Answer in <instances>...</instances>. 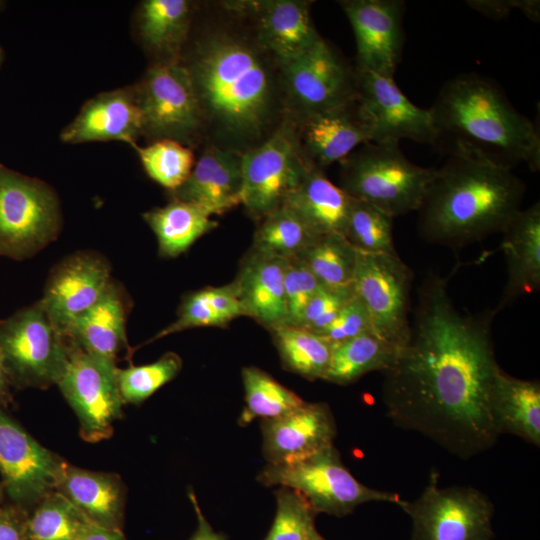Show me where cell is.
I'll use <instances>...</instances> for the list:
<instances>
[{"label": "cell", "mask_w": 540, "mask_h": 540, "mask_svg": "<svg viewBox=\"0 0 540 540\" xmlns=\"http://www.w3.org/2000/svg\"><path fill=\"white\" fill-rule=\"evenodd\" d=\"M344 237L357 251L397 254L393 242V217L353 197Z\"/></svg>", "instance_id": "74e56055"}, {"label": "cell", "mask_w": 540, "mask_h": 540, "mask_svg": "<svg viewBox=\"0 0 540 540\" xmlns=\"http://www.w3.org/2000/svg\"><path fill=\"white\" fill-rule=\"evenodd\" d=\"M142 216L156 235L159 255L167 258L184 253L196 240L218 225L202 208L175 199Z\"/></svg>", "instance_id": "4dcf8cb0"}, {"label": "cell", "mask_w": 540, "mask_h": 540, "mask_svg": "<svg viewBox=\"0 0 540 540\" xmlns=\"http://www.w3.org/2000/svg\"><path fill=\"white\" fill-rule=\"evenodd\" d=\"M286 259L251 249L242 260L234 283L245 316L268 330L287 324L284 289Z\"/></svg>", "instance_id": "cb8c5ba5"}, {"label": "cell", "mask_w": 540, "mask_h": 540, "mask_svg": "<svg viewBox=\"0 0 540 540\" xmlns=\"http://www.w3.org/2000/svg\"><path fill=\"white\" fill-rule=\"evenodd\" d=\"M6 496L5 487L2 481H0V506L4 503Z\"/></svg>", "instance_id": "816d5d0a"}, {"label": "cell", "mask_w": 540, "mask_h": 540, "mask_svg": "<svg viewBox=\"0 0 540 540\" xmlns=\"http://www.w3.org/2000/svg\"><path fill=\"white\" fill-rule=\"evenodd\" d=\"M311 540H325L319 533H317Z\"/></svg>", "instance_id": "db71d44e"}, {"label": "cell", "mask_w": 540, "mask_h": 540, "mask_svg": "<svg viewBox=\"0 0 540 540\" xmlns=\"http://www.w3.org/2000/svg\"><path fill=\"white\" fill-rule=\"evenodd\" d=\"M11 404H13L12 386L0 355V405L7 408Z\"/></svg>", "instance_id": "f907efd6"}, {"label": "cell", "mask_w": 540, "mask_h": 540, "mask_svg": "<svg viewBox=\"0 0 540 540\" xmlns=\"http://www.w3.org/2000/svg\"><path fill=\"white\" fill-rule=\"evenodd\" d=\"M411 269L398 254L357 251L352 282L364 304L372 332L403 350L410 336Z\"/></svg>", "instance_id": "7c38bea8"}, {"label": "cell", "mask_w": 540, "mask_h": 540, "mask_svg": "<svg viewBox=\"0 0 540 540\" xmlns=\"http://www.w3.org/2000/svg\"><path fill=\"white\" fill-rule=\"evenodd\" d=\"M366 332H372L370 318L364 304L354 294L335 319L318 335L334 344Z\"/></svg>", "instance_id": "f6af8a7d"}, {"label": "cell", "mask_w": 540, "mask_h": 540, "mask_svg": "<svg viewBox=\"0 0 540 540\" xmlns=\"http://www.w3.org/2000/svg\"><path fill=\"white\" fill-rule=\"evenodd\" d=\"M357 73V97L372 126L371 142L400 143L403 139L423 144L438 142L430 109L413 104L393 77L368 71Z\"/></svg>", "instance_id": "2e32d148"}, {"label": "cell", "mask_w": 540, "mask_h": 540, "mask_svg": "<svg viewBox=\"0 0 540 540\" xmlns=\"http://www.w3.org/2000/svg\"><path fill=\"white\" fill-rule=\"evenodd\" d=\"M401 351L373 332L334 343L322 380L347 385L371 371L384 372L394 365Z\"/></svg>", "instance_id": "1f68e13d"}, {"label": "cell", "mask_w": 540, "mask_h": 540, "mask_svg": "<svg viewBox=\"0 0 540 540\" xmlns=\"http://www.w3.org/2000/svg\"><path fill=\"white\" fill-rule=\"evenodd\" d=\"M78 540H126L122 530L109 529L90 523Z\"/></svg>", "instance_id": "681fc988"}, {"label": "cell", "mask_w": 540, "mask_h": 540, "mask_svg": "<svg viewBox=\"0 0 540 540\" xmlns=\"http://www.w3.org/2000/svg\"><path fill=\"white\" fill-rule=\"evenodd\" d=\"M2 6V2L0 1V7Z\"/></svg>", "instance_id": "11a10c76"}, {"label": "cell", "mask_w": 540, "mask_h": 540, "mask_svg": "<svg viewBox=\"0 0 540 540\" xmlns=\"http://www.w3.org/2000/svg\"><path fill=\"white\" fill-rule=\"evenodd\" d=\"M128 309L122 288L111 281L100 300L65 335L85 352L116 363L120 353L132 355L126 335Z\"/></svg>", "instance_id": "d4e9b609"}, {"label": "cell", "mask_w": 540, "mask_h": 540, "mask_svg": "<svg viewBox=\"0 0 540 540\" xmlns=\"http://www.w3.org/2000/svg\"><path fill=\"white\" fill-rule=\"evenodd\" d=\"M245 406L238 424L246 426L257 418L273 419L282 416L305 401L270 374L255 366L242 369Z\"/></svg>", "instance_id": "836d02e7"}, {"label": "cell", "mask_w": 540, "mask_h": 540, "mask_svg": "<svg viewBox=\"0 0 540 540\" xmlns=\"http://www.w3.org/2000/svg\"><path fill=\"white\" fill-rule=\"evenodd\" d=\"M148 176L169 191L181 186L195 164L192 150L171 139L133 145Z\"/></svg>", "instance_id": "f35d334b"}, {"label": "cell", "mask_w": 540, "mask_h": 540, "mask_svg": "<svg viewBox=\"0 0 540 540\" xmlns=\"http://www.w3.org/2000/svg\"><path fill=\"white\" fill-rule=\"evenodd\" d=\"M312 167L293 124L284 120L264 141L243 152L242 205L262 219L285 203Z\"/></svg>", "instance_id": "9c48e42d"}, {"label": "cell", "mask_w": 540, "mask_h": 540, "mask_svg": "<svg viewBox=\"0 0 540 540\" xmlns=\"http://www.w3.org/2000/svg\"><path fill=\"white\" fill-rule=\"evenodd\" d=\"M276 514L265 540H311L318 532L316 513L299 492L279 487L275 491Z\"/></svg>", "instance_id": "60d3db41"}, {"label": "cell", "mask_w": 540, "mask_h": 540, "mask_svg": "<svg viewBox=\"0 0 540 540\" xmlns=\"http://www.w3.org/2000/svg\"><path fill=\"white\" fill-rule=\"evenodd\" d=\"M3 60H4V51H3V49L0 47V66H1Z\"/></svg>", "instance_id": "f5cc1de1"}, {"label": "cell", "mask_w": 540, "mask_h": 540, "mask_svg": "<svg viewBox=\"0 0 540 540\" xmlns=\"http://www.w3.org/2000/svg\"><path fill=\"white\" fill-rule=\"evenodd\" d=\"M28 510L11 502L0 506V540H27Z\"/></svg>", "instance_id": "7dc6e473"}, {"label": "cell", "mask_w": 540, "mask_h": 540, "mask_svg": "<svg viewBox=\"0 0 540 540\" xmlns=\"http://www.w3.org/2000/svg\"><path fill=\"white\" fill-rule=\"evenodd\" d=\"M340 5L355 36L356 70L393 77L404 43V2L347 0Z\"/></svg>", "instance_id": "e0dca14e"}, {"label": "cell", "mask_w": 540, "mask_h": 540, "mask_svg": "<svg viewBox=\"0 0 540 540\" xmlns=\"http://www.w3.org/2000/svg\"><path fill=\"white\" fill-rule=\"evenodd\" d=\"M243 152L213 146L194 164L171 199L194 204L210 215H221L242 204Z\"/></svg>", "instance_id": "7402d4cb"}, {"label": "cell", "mask_w": 540, "mask_h": 540, "mask_svg": "<svg viewBox=\"0 0 540 540\" xmlns=\"http://www.w3.org/2000/svg\"><path fill=\"white\" fill-rule=\"evenodd\" d=\"M228 323L214 308L207 287L187 294L178 309L176 320L159 331L149 342L186 329L207 326L223 327Z\"/></svg>", "instance_id": "b9f144b4"}, {"label": "cell", "mask_w": 540, "mask_h": 540, "mask_svg": "<svg viewBox=\"0 0 540 540\" xmlns=\"http://www.w3.org/2000/svg\"><path fill=\"white\" fill-rule=\"evenodd\" d=\"M491 416L498 434L509 433L540 446V384L510 376L501 368L490 395Z\"/></svg>", "instance_id": "83f0119b"}, {"label": "cell", "mask_w": 540, "mask_h": 540, "mask_svg": "<svg viewBox=\"0 0 540 540\" xmlns=\"http://www.w3.org/2000/svg\"><path fill=\"white\" fill-rule=\"evenodd\" d=\"M340 163V188L393 218L418 210L434 173L410 161L399 142L365 143Z\"/></svg>", "instance_id": "5b68a950"}, {"label": "cell", "mask_w": 540, "mask_h": 540, "mask_svg": "<svg viewBox=\"0 0 540 540\" xmlns=\"http://www.w3.org/2000/svg\"><path fill=\"white\" fill-rule=\"evenodd\" d=\"M322 284L299 258L286 259L284 289L288 312L287 325L296 326L308 302Z\"/></svg>", "instance_id": "7bdbcfd3"}, {"label": "cell", "mask_w": 540, "mask_h": 540, "mask_svg": "<svg viewBox=\"0 0 540 540\" xmlns=\"http://www.w3.org/2000/svg\"><path fill=\"white\" fill-rule=\"evenodd\" d=\"M66 338L68 361L57 385L79 420L82 439L91 443L108 439L113 424L123 416L116 363L91 355Z\"/></svg>", "instance_id": "4fadbf2b"}, {"label": "cell", "mask_w": 540, "mask_h": 540, "mask_svg": "<svg viewBox=\"0 0 540 540\" xmlns=\"http://www.w3.org/2000/svg\"><path fill=\"white\" fill-rule=\"evenodd\" d=\"M56 490L87 519L99 526L122 530L126 488L115 473L96 472L66 462Z\"/></svg>", "instance_id": "4316f807"}, {"label": "cell", "mask_w": 540, "mask_h": 540, "mask_svg": "<svg viewBox=\"0 0 540 540\" xmlns=\"http://www.w3.org/2000/svg\"><path fill=\"white\" fill-rule=\"evenodd\" d=\"M400 507L412 520V540H492L487 496L472 487H441L434 472L422 494Z\"/></svg>", "instance_id": "8fae6325"}, {"label": "cell", "mask_w": 540, "mask_h": 540, "mask_svg": "<svg viewBox=\"0 0 540 540\" xmlns=\"http://www.w3.org/2000/svg\"><path fill=\"white\" fill-rule=\"evenodd\" d=\"M317 236L297 213L282 205L262 218L252 248L289 259L300 255Z\"/></svg>", "instance_id": "d590c367"}, {"label": "cell", "mask_w": 540, "mask_h": 540, "mask_svg": "<svg viewBox=\"0 0 540 540\" xmlns=\"http://www.w3.org/2000/svg\"><path fill=\"white\" fill-rule=\"evenodd\" d=\"M466 3L474 10L493 19L504 18L513 9L521 10L534 21H538L540 15V4L536 0H473Z\"/></svg>", "instance_id": "bcb514c9"}, {"label": "cell", "mask_w": 540, "mask_h": 540, "mask_svg": "<svg viewBox=\"0 0 540 540\" xmlns=\"http://www.w3.org/2000/svg\"><path fill=\"white\" fill-rule=\"evenodd\" d=\"M189 499L194 507L195 513L197 515V528L190 540H226L225 537L214 531L212 526L209 524L207 519L201 512L198 501L192 489H189L188 493Z\"/></svg>", "instance_id": "c3c4849f"}, {"label": "cell", "mask_w": 540, "mask_h": 540, "mask_svg": "<svg viewBox=\"0 0 540 540\" xmlns=\"http://www.w3.org/2000/svg\"><path fill=\"white\" fill-rule=\"evenodd\" d=\"M448 282L430 273L420 284L409 340L384 371L382 399L395 425L468 459L499 437L490 410L500 369L491 335L497 310L459 311Z\"/></svg>", "instance_id": "6da1fadb"}, {"label": "cell", "mask_w": 540, "mask_h": 540, "mask_svg": "<svg viewBox=\"0 0 540 540\" xmlns=\"http://www.w3.org/2000/svg\"><path fill=\"white\" fill-rule=\"evenodd\" d=\"M263 52L256 41L215 32L197 43L184 64L204 123L233 144L264 141L274 120L277 85Z\"/></svg>", "instance_id": "3957f363"}, {"label": "cell", "mask_w": 540, "mask_h": 540, "mask_svg": "<svg viewBox=\"0 0 540 540\" xmlns=\"http://www.w3.org/2000/svg\"><path fill=\"white\" fill-rule=\"evenodd\" d=\"M288 206L316 234L344 236L351 196L312 167L299 187L286 199Z\"/></svg>", "instance_id": "f1b7e54d"}, {"label": "cell", "mask_w": 540, "mask_h": 540, "mask_svg": "<svg viewBox=\"0 0 540 540\" xmlns=\"http://www.w3.org/2000/svg\"><path fill=\"white\" fill-rule=\"evenodd\" d=\"M502 233L501 248L506 259L507 282L496 310L540 287L539 202L519 210Z\"/></svg>", "instance_id": "484cf974"}, {"label": "cell", "mask_w": 540, "mask_h": 540, "mask_svg": "<svg viewBox=\"0 0 540 540\" xmlns=\"http://www.w3.org/2000/svg\"><path fill=\"white\" fill-rule=\"evenodd\" d=\"M279 68L284 92L299 118L357 97V70L348 67L323 39Z\"/></svg>", "instance_id": "5bb4252c"}, {"label": "cell", "mask_w": 540, "mask_h": 540, "mask_svg": "<svg viewBox=\"0 0 540 540\" xmlns=\"http://www.w3.org/2000/svg\"><path fill=\"white\" fill-rule=\"evenodd\" d=\"M283 367L308 380L323 379L332 343L304 328L281 325L269 330Z\"/></svg>", "instance_id": "d6a6232c"}, {"label": "cell", "mask_w": 540, "mask_h": 540, "mask_svg": "<svg viewBox=\"0 0 540 540\" xmlns=\"http://www.w3.org/2000/svg\"><path fill=\"white\" fill-rule=\"evenodd\" d=\"M438 142L475 148L509 167L540 168V138L535 124L518 112L496 85L475 73L450 79L430 108Z\"/></svg>", "instance_id": "277c9868"}, {"label": "cell", "mask_w": 540, "mask_h": 540, "mask_svg": "<svg viewBox=\"0 0 540 540\" xmlns=\"http://www.w3.org/2000/svg\"><path fill=\"white\" fill-rule=\"evenodd\" d=\"M297 136L311 166L321 169L341 162L372 141V126L358 97L336 108L299 118Z\"/></svg>", "instance_id": "ffe728a7"}, {"label": "cell", "mask_w": 540, "mask_h": 540, "mask_svg": "<svg viewBox=\"0 0 540 540\" xmlns=\"http://www.w3.org/2000/svg\"><path fill=\"white\" fill-rule=\"evenodd\" d=\"M66 461L40 445L0 405V474L10 502L32 509L56 490Z\"/></svg>", "instance_id": "9a60e30c"}, {"label": "cell", "mask_w": 540, "mask_h": 540, "mask_svg": "<svg viewBox=\"0 0 540 540\" xmlns=\"http://www.w3.org/2000/svg\"><path fill=\"white\" fill-rule=\"evenodd\" d=\"M525 186L512 169L462 144L428 182L418 208L424 239L452 248L503 232L521 210Z\"/></svg>", "instance_id": "7a4b0ae2"}, {"label": "cell", "mask_w": 540, "mask_h": 540, "mask_svg": "<svg viewBox=\"0 0 540 540\" xmlns=\"http://www.w3.org/2000/svg\"><path fill=\"white\" fill-rule=\"evenodd\" d=\"M0 355L14 389L57 385L68 361V342L38 300L0 320Z\"/></svg>", "instance_id": "52a82bcc"}, {"label": "cell", "mask_w": 540, "mask_h": 540, "mask_svg": "<svg viewBox=\"0 0 540 540\" xmlns=\"http://www.w3.org/2000/svg\"><path fill=\"white\" fill-rule=\"evenodd\" d=\"M256 14V42L280 67L321 38L310 17V3L299 0L246 2Z\"/></svg>", "instance_id": "603a6c76"}, {"label": "cell", "mask_w": 540, "mask_h": 540, "mask_svg": "<svg viewBox=\"0 0 540 540\" xmlns=\"http://www.w3.org/2000/svg\"><path fill=\"white\" fill-rule=\"evenodd\" d=\"M141 110L143 134L156 140L171 139L189 144L204 121L195 88L184 64L154 63L134 86Z\"/></svg>", "instance_id": "30bf717a"}, {"label": "cell", "mask_w": 540, "mask_h": 540, "mask_svg": "<svg viewBox=\"0 0 540 540\" xmlns=\"http://www.w3.org/2000/svg\"><path fill=\"white\" fill-rule=\"evenodd\" d=\"M90 523L73 503L54 490L29 510L27 540H78Z\"/></svg>", "instance_id": "e575fe53"}, {"label": "cell", "mask_w": 540, "mask_h": 540, "mask_svg": "<svg viewBox=\"0 0 540 540\" xmlns=\"http://www.w3.org/2000/svg\"><path fill=\"white\" fill-rule=\"evenodd\" d=\"M110 271L109 262L94 252L72 254L53 268L39 301L62 333L100 300L111 283Z\"/></svg>", "instance_id": "ac0fdd59"}, {"label": "cell", "mask_w": 540, "mask_h": 540, "mask_svg": "<svg viewBox=\"0 0 540 540\" xmlns=\"http://www.w3.org/2000/svg\"><path fill=\"white\" fill-rule=\"evenodd\" d=\"M257 480L265 486L299 492L316 514L343 517L368 502L398 506L404 502L397 493L376 490L359 482L345 467L334 445L302 460L267 464Z\"/></svg>", "instance_id": "8992f818"}, {"label": "cell", "mask_w": 540, "mask_h": 540, "mask_svg": "<svg viewBox=\"0 0 540 540\" xmlns=\"http://www.w3.org/2000/svg\"><path fill=\"white\" fill-rule=\"evenodd\" d=\"M182 368L181 357L167 352L157 361L116 369L118 390L123 403L140 404L171 381Z\"/></svg>", "instance_id": "ab89813d"}, {"label": "cell", "mask_w": 540, "mask_h": 540, "mask_svg": "<svg viewBox=\"0 0 540 540\" xmlns=\"http://www.w3.org/2000/svg\"><path fill=\"white\" fill-rule=\"evenodd\" d=\"M354 296L353 287L322 285L308 302L296 326L313 333H321Z\"/></svg>", "instance_id": "ee69618b"}, {"label": "cell", "mask_w": 540, "mask_h": 540, "mask_svg": "<svg viewBox=\"0 0 540 540\" xmlns=\"http://www.w3.org/2000/svg\"><path fill=\"white\" fill-rule=\"evenodd\" d=\"M299 257L324 286L347 287L353 282L357 250L341 234H324Z\"/></svg>", "instance_id": "8d00e7d4"}, {"label": "cell", "mask_w": 540, "mask_h": 540, "mask_svg": "<svg viewBox=\"0 0 540 540\" xmlns=\"http://www.w3.org/2000/svg\"><path fill=\"white\" fill-rule=\"evenodd\" d=\"M60 205L45 182L0 164V255L23 260L54 241Z\"/></svg>", "instance_id": "ba28073f"}, {"label": "cell", "mask_w": 540, "mask_h": 540, "mask_svg": "<svg viewBox=\"0 0 540 540\" xmlns=\"http://www.w3.org/2000/svg\"><path fill=\"white\" fill-rule=\"evenodd\" d=\"M142 134L141 110L134 86H129L88 100L62 130L60 139L69 144L122 141L133 146Z\"/></svg>", "instance_id": "44dd1931"}, {"label": "cell", "mask_w": 540, "mask_h": 540, "mask_svg": "<svg viewBox=\"0 0 540 540\" xmlns=\"http://www.w3.org/2000/svg\"><path fill=\"white\" fill-rule=\"evenodd\" d=\"M192 18L186 0H146L137 13V26L144 46L160 61H179Z\"/></svg>", "instance_id": "f546056e"}, {"label": "cell", "mask_w": 540, "mask_h": 540, "mask_svg": "<svg viewBox=\"0 0 540 540\" xmlns=\"http://www.w3.org/2000/svg\"><path fill=\"white\" fill-rule=\"evenodd\" d=\"M262 452L268 464L305 459L330 446L337 428L326 403L304 402L273 419L262 420Z\"/></svg>", "instance_id": "d6986e66"}]
</instances>
